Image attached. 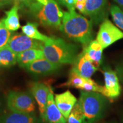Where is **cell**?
Returning a JSON list of instances; mask_svg holds the SVG:
<instances>
[{"label": "cell", "instance_id": "1", "mask_svg": "<svg viewBox=\"0 0 123 123\" xmlns=\"http://www.w3.org/2000/svg\"><path fill=\"white\" fill-rule=\"evenodd\" d=\"M60 30L68 38L83 45L92 41V22L75 10L64 12Z\"/></svg>", "mask_w": 123, "mask_h": 123}, {"label": "cell", "instance_id": "2", "mask_svg": "<svg viewBox=\"0 0 123 123\" xmlns=\"http://www.w3.org/2000/svg\"><path fill=\"white\" fill-rule=\"evenodd\" d=\"M41 49L44 58L54 63L73 64L78 56V47L61 38L49 37L42 42Z\"/></svg>", "mask_w": 123, "mask_h": 123}, {"label": "cell", "instance_id": "3", "mask_svg": "<svg viewBox=\"0 0 123 123\" xmlns=\"http://www.w3.org/2000/svg\"><path fill=\"white\" fill-rule=\"evenodd\" d=\"M105 98L98 92L81 91L78 101L85 117L84 123H95L102 117L107 105Z\"/></svg>", "mask_w": 123, "mask_h": 123}, {"label": "cell", "instance_id": "4", "mask_svg": "<svg viewBox=\"0 0 123 123\" xmlns=\"http://www.w3.org/2000/svg\"><path fill=\"white\" fill-rule=\"evenodd\" d=\"M7 106L10 111L31 114L35 111V103L30 93L12 91L7 97Z\"/></svg>", "mask_w": 123, "mask_h": 123}, {"label": "cell", "instance_id": "5", "mask_svg": "<svg viewBox=\"0 0 123 123\" xmlns=\"http://www.w3.org/2000/svg\"><path fill=\"white\" fill-rule=\"evenodd\" d=\"M63 16V13L54 0H48L38 15L40 22L43 25L59 29Z\"/></svg>", "mask_w": 123, "mask_h": 123}, {"label": "cell", "instance_id": "6", "mask_svg": "<svg viewBox=\"0 0 123 123\" xmlns=\"http://www.w3.org/2000/svg\"><path fill=\"white\" fill-rule=\"evenodd\" d=\"M121 39H123V32L110 20L104 19L100 26L96 37V41L103 48H107Z\"/></svg>", "mask_w": 123, "mask_h": 123}, {"label": "cell", "instance_id": "7", "mask_svg": "<svg viewBox=\"0 0 123 123\" xmlns=\"http://www.w3.org/2000/svg\"><path fill=\"white\" fill-rule=\"evenodd\" d=\"M42 43V42H41L37 41V40L32 39L26 35L17 34L10 37L6 46L18 54L29 49H41Z\"/></svg>", "mask_w": 123, "mask_h": 123}, {"label": "cell", "instance_id": "8", "mask_svg": "<svg viewBox=\"0 0 123 123\" xmlns=\"http://www.w3.org/2000/svg\"><path fill=\"white\" fill-rule=\"evenodd\" d=\"M104 82H105V96L110 99H115L120 94L121 87L119 79L116 71L112 70L108 66L103 69Z\"/></svg>", "mask_w": 123, "mask_h": 123}, {"label": "cell", "instance_id": "9", "mask_svg": "<svg viewBox=\"0 0 123 123\" xmlns=\"http://www.w3.org/2000/svg\"><path fill=\"white\" fill-rule=\"evenodd\" d=\"M61 66V64L54 63L44 58L34 61L25 68L33 75H47L57 71Z\"/></svg>", "mask_w": 123, "mask_h": 123}, {"label": "cell", "instance_id": "10", "mask_svg": "<svg viewBox=\"0 0 123 123\" xmlns=\"http://www.w3.org/2000/svg\"><path fill=\"white\" fill-rule=\"evenodd\" d=\"M42 120L46 123H67L66 119L56 105L53 91L51 88L47 98L45 112Z\"/></svg>", "mask_w": 123, "mask_h": 123}, {"label": "cell", "instance_id": "11", "mask_svg": "<svg viewBox=\"0 0 123 123\" xmlns=\"http://www.w3.org/2000/svg\"><path fill=\"white\" fill-rule=\"evenodd\" d=\"M30 90L31 93L37 102L41 117L42 119L45 112L50 87L43 83L35 82L31 84Z\"/></svg>", "mask_w": 123, "mask_h": 123}, {"label": "cell", "instance_id": "12", "mask_svg": "<svg viewBox=\"0 0 123 123\" xmlns=\"http://www.w3.org/2000/svg\"><path fill=\"white\" fill-rule=\"evenodd\" d=\"M72 70L84 78H91L98 67L81 52L77 56Z\"/></svg>", "mask_w": 123, "mask_h": 123}, {"label": "cell", "instance_id": "13", "mask_svg": "<svg viewBox=\"0 0 123 123\" xmlns=\"http://www.w3.org/2000/svg\"><path fill=\"white\" fill-rule=\"evenodd\" d=\"M106 5L107 0H86L83 14L98 24L104 18Z\"/></svg>", "mask_w": 123, "mask_h": 123}, {"label": "cell", "instance_id": "14", "mask_svg": "<svg viewBox=\"0 0 123 123\" xmlns=\"http://www.w3.org/2000/svg\"><path fill=\"white\" fill-rule=\"evenodd\" d=\"M77 101L76 98L69 90L63 93L55 95V104L66 120Z\"/></svg>", "mask_w": 123, "mask_h": 123}, {"label": "cell", "instance_id": "15", "mask_svg": "<svg viewBox=\"0 0 123 123\" xmlns=\"http://www.w3.org/2000/svg\"><path fill=\"white\" fill-rule=\"evenodd\" d=\"M0 123H41L37 117L30 113L10 111L0 116Z\"/></svg>", "mask_w": 123, "mask_h": 123}, {"label": "cell", "instance_id": "16", "mask_svg": "<svg viewBox=\"0 0 123 123\" xmlns=\"http://www.w3.org/2000/svg\"><path fill=\"white\" fill-rule=\"evenodd\" d=\"M103 48L96 40L91 41L84 47L82 53L98 67L101 64Z\"/></svg>", "mask_w": 123, "mask_h": 123}, {"label": "cell", "instance_id": "17", "mask_svg": "<svg viewBox=\"0 0 123 123\" xmlns=\"http://www.w3.org/2000/svg\"><path fill=\"white\" fill-rule=\"evenodd\" d=\"M44 58L43 52L41 49H31L18 54L17 62L20 67L25 68L34 61Z\"/></svg>", "mask_w": 123, "mask_h": 123}, {"label": "cell", "instance_id": "18", "mask_svg": "<svg viewBox=\"0 0 123 123\" xmlns=\"http://www.w3.org/2000/svg\"><path fill=\"white\" fill-rule=\"evenodd\" d=\"M18 10V8L17 6H14L10 10L5 12L6 17L1 20L6 29L11 31L17 30L21 27Z\"/></svg>", "mask_w": 123, "mask_h": 123}, {"label": "cell", "instance_id": "19", "mask_svg": "<svg viewBox=\"0 0 123 123\" xmlns=\"http://www.w3.org/2000/svg\"><path fill=\"white\" fill-rule=\"evenodd\" d=\"M22 31L25 35L29 37L41 42H45L49 38L38 31V24L36 23L28 22L26 25L22 26Z\"/></svg>", "mask_w": 123, "mask_h": 123}, {"label": "cell", "instance_id": "20", "mask_svg": "<svg viewBox=\"0 0 123 123\" xmlns=\"http://www.w3.org/2000/svg\"><path fill=\"white\" fill-rule=\"evenodd\" d=\"M17 54L6 46L0 48V62L2 67H9L17 63Z\"/></svg>", "mask_w": 123, "mask_h": 123}, {"label": "cell", "instance_id": "21", "mask_svg": "<svg viewBox=\"0 0 123 123\" xmlns=\"http://www.w3.org/2000/svg\"><path fill=\"white\" fill-rule=\"evenodd\" d=\"M67 120V123H84L85 117L78 101L72 109Z\"/></svg>", "mask_w": 123, "mask_h": 123}, {"label": "cell", "instance_id": "22", "mask_svg": "<svg viewBox=\"0 0 123 123\" xmlns=\"http://www.w3.org/2000/svg\"><path fill=\"white\" fill-rule=\"evenodd\" d=\"M86 79V78L81 76L80 75L78 74L71 69L70 74H69L68 81L63 84L62 86L72 87L78 89H80L81 86L84 83Z\"/></svg>", "mask_w": 123, "mask_h": 123}, {"label": "cell", "instance_id": "23", "mask_svg": "<svg viewBox=\"0 0 123 123\" xmlns=\"http://www.w3.org/2000/svg\"><path fill=\"white\" fill-rule=\"evenodd\" d=\"M80 90L88 92H98L101 93L104 96L105 95L104 86L99 85L90 78H86L84 83L81 86Z\"/></svg>", "mask_w": 123, "mask_h": 123}, {"label": "cell", "instance_id": "24", "mask_svg": "<svg viewBox=\"0 0 123 123\" xmlns=\"http://www.w3.org/2000/svg\"><path fill=\"white\" fill-rule=\"evenodd\" d=\"M110 13L116 26L123 30V11L117 6L112 5L110 8Z\"/></svg>", "mask_w": 123, "mask_h": 123}, {"label": "cell", "instance_id": "25", "mask_svg": "<svg viewBox=\"0 0 123 123\" xmlns=\"http://www.w3.org/2000/svg\"><path fill=\"white\" fill-rule=\"evenodd\" d=\"M11 37V32L6 29L2 21H0V48L6 45Z\"/></svg>", "mask_w": 123, "mask_h": 123}, {"label": "cell", "instance_id": "26", "mask_svg": "<svg viewBox=\"0 0 123 123\" xmlns=\"http://www.w3.org/2000/svg\"><path fill=\"white\" fill-rule=\"evenodd\" d=\"M116 73L120 80L123 83V63L118 64L116 67Z\"/></svg>", "mask_w": 123, "mask_h": 123}, {"label": "cell", "instance_id": "27", "mask_svg": "<svg viewBox=\"0 0 123 123\" xmlns=\"http://www.w3.org/2000/svg\"><path fill=\"white\" fill-rule=\"evenodd\" d=\"M86 1H77L75 8L78 9L81 13L84 14L86 7Z\"/></svg>", "mask_w": 123, "mask_h": 123}, {"label": "cell", "instance_id": "28", "mask_svg": "<svg viewBox=\"0 0 123 123\" xmlns=\"http://www.w3.org/2000/svg\"><path fill=\"white\" fill-rule=\"evenodd\" d=\"M77 0H66L65 5L68 9V10H75Z\"/></svg>", "mask_w": 123, "mask_h": 123}, {"label": "cell", "instance_id": "29", "mask_svg": "<svg viewBox=\"0 0 123 123\" xmlns=\"http://www.w3.org/2000/svg\"><path fill=\"white\" fill-rule=\"evenodd\" d=\"M117 4L121 7V9H123V0H114Z\"/></svg>", "mask_w": 123, "mask_h": 123}, {"label": "cell", "instance_id": "30", "mask_svg": "<svg viewBox=\"0 0 123 123\" xmlns=\"http://www.w3.org/2000/svg\"><path fill=\"white\" fill-rule=\"evenodd\" d=\"M37 1H38L40 4L44 5L47 4V2H48V0H37Z\"/></svg>", "mask_w": 123, "mask_h": 123}, {"label": "cell", "instance_id": "31", "mask_svg": "<svg viewBox=\"0 0 123 123\" xmlns=\"http://www.w3.org/2000/svg\"><path fill=\"white\" fill-rule=\"evenodd\" d=\"M58 1L63 5H65V3H66V0H58Z\"/></svg>", "mask_w": 123, "mask_h": 123}, {"label": "cell", "instance_id": "32", "mask_svg": "<svg viewBox=\"0 0 123 123\" xmlns=\"http://www.w3.org/2000/svg\"><path fill=\"white\" fill-rule=\"evenodd\" d=\"M1 112H2V106H1V102H0V114H1Z\"/></svg>", "mask_w": 123, "mask_h": 123}, {"label": "cell", "instance_id": "33", "mask_svg": "<svg viewBox=\"0 0 123 123\" xmlns=\"http://www.w3.org/2000/svg\"><path fill=\"white\" fill-rule=\"evenodd\" d=\"M14 1H17V2H20V1H26V0H13Z\"/></svg>", "mask_w": 123, "mask_h": 123}, {"label": "cell", "instance_id": "34", "mask_svg": "<svg viewBox=\"0 0 123 123\" xmlns=\"http://www.w3.org/2000/svg\"><path fill=\"white\" fill-rule=\"evenodd\" d=\"M77 1H86V0H77Z\"/></svg>", "mask_w": 123, "mask_h": 123}, {"label": "cell", "instance_id": "35", "mask_svg": "<svg viewBox=\"0 0 123 123\" xmlns=\"http://www.w3.org/2000/svg\"><path fill=\"white\" fill-rule=\"evenodd\" d=\"M2 66V65H1V62H0V67H1Z\"/></svg>", "mask_w": 123, "mask_h": 123}, {"label": "cell", "instance_id": "36", "mask_svg": "<svg viewBox=\"0 0 123 123\" xmlns=\"http://www.w3.org/2000/svg\"><path fill=\"white\" fill-rule=\"evenodd\" d=\"M115 123V122H111V123Z\"/></svg>", "mask_w": 123, "mask_h": 123}, {"label": "cell", "instance_id": "37", "mask_svg": "<svg viewBox=\"0 0 123 123\" xmlns=\"http://www.w3.org/2000/svg\"><path fill=\"white\" fill-rule=\"evenodd\" d=\"M122 123H123V120H122Z\"/></svg>", "mask_w": 123, "mask_h": 123}]
</instances>
